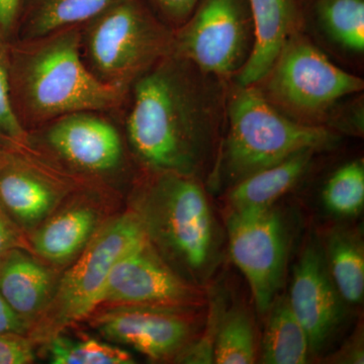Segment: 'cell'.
<instances>
[{
  "label": "cell",
  "instance_id": "ffe728a7",
  "mask_svg": "<svg viewBox=\"0 0 364 364\" xmlns=\"http://www.w3.org/2000/svg\"><path fill=\"white\" fill-rule=\"evenodd\" d=\"M267 327L261 341L260 363L303 364L308 361L310 341L294 316L287 296H277L270 306Z\"/></svg>",
  "mask_w": 364,
  "mask_h": 364
},
{
  "label": "cell",
  "instance_id": "7c38bea8",
  "mask_svg": "<svg viewBox=\"0 0 364 364\" xmlns=\"http://www.w3.org/2000/svg\"><path fill=\"white\" fill-rule=\"evenodd\" d=\"M289 306L306 330L311 352L324 348L344 318L345 301L335 287L323 244L311 237L294 268Z\"/></svg>",
  "mask_w": 364,
  "mask_h": 364
},
{
  "label": "cell",
  "instance_id": "d4e9b609",
  "mask_svg": "<svg viewBox=\"0 0 364 364\" xmlns=\"http://www.w3.org/2000/svg\"><path fill=\"white\" fill-rule=\"evenodd\" d=\"M50 359L54 364H131L124 349L95 339L72 340L57 335L50 340Z\"/></svg>",
  "mask_w": 364,
  "mask_h": 364
},
{
  "label": "cell",
  "instance_id": "603a6c76",
  "mask_svg": "<svg viewBox=\"0 0 364 364\" xmlns=\"http://www.w3.org/2000/svg\"><path fill=\"white\" fill-rule=\"evenodd\" d=\"M255 327L242 306L223 311L214 346V363L251 364L256 361Z\"/></svg>",
  "mask_w": 364,
  "mask_h": 364
},
{
  "label": "cell",
  "instance_id": "9c48e42d",
  "mask_svg": "<svg viewBox=\"0 0 364 364\" xmlns=\"http://www.w3.org/2000/svg\"><path fill=\"white\" fill-rule=\"evenodd\" d=\"M226 225L232 260L247 280L258 313L267 315L286 275L289 250L286 219L272 205L230 210Z\"/></svg>",
  "mask_w": 364,
  "mask_h": 364
},
{
  "label": "cell",
  "instance_id": "484cf974",
  "mask_svg": "<svg viewBox=\"0 0 364 364\" xmlns=\"http://www.w3.org/2000/svg\"><path fill=\"white\" fill-rule=\"evenodd\" d=\"M4 40L0 35V136L16 145H23L28 142V133L14 109L9 47Z\"/></svg>",
  "mask_w": 364,
  "mask_h": 364
},
{
  "label": "cell",
  "instance_id": "4316f807",
  "mask_svg": "<svg viewBox=\"0 0 364 364\" xmlns=\"http://www.w3.org/2000/svg\"><path fill=\"white\" fill-rule=\"evenodd\" d=\"M363 92L345 98L333 112L327 128L335 133L360 136L364 129Z\"/></svg>",
  "mask_w": 364,
  "mask_h": 364
},
{
  "label": "cell",
  "instance_id": "8992f818",
  "mask_svg": "<svg viewBox=\"0 0 364 364\" xmlns=\"http://www.w3.org/2000/svg\"><path fill=\"white\" fill-rule=\"evenodd\" d=\"M83 26L88 68L102 82L128 92L141 76L173 53V31L145 0H114Z\"/></svg>",
  "mask_w": 364,
  "mask_h": 364
},
{
  "label": "cell",
  "instance_id": "44dd1931",
  "mask_svg": "<svg viewBox=\"0 0 364 364\" xmlns=\"http://www.w3.org/2000/svg\"><path fill=\"white\" fill-rule=\"evenodd\" d=\"M324 248L326 262L345 304L360 305L364 296V248L358 234L336 229Z\"/></svg>",
  "mask_w": 364,
  "mask_h": 364
},
{
  "label": "cell",
  "instance_id": "30bf717a",
  "mask_svg": "<svg viewBox=\"0 0 364 364\" xmlns=\"http://www.w3.org/2000/svg\"><path fill=\"white\" fill-rule=\"evenodd\" d=\"M207 298L203 287L182 279L148 241L112 267L100 294V305L200 310L207 304Z\"/></svg>",
  "mask_w": 364,
  "mask_h": 364
},
{
  "label": "cell",
  "instance_id": "277c9868",
  "mask_svg": "<svg viewBox=\"0 0 364 364\" xmlns=\"http://www.w3.org/2000/svg\"><path fill=\"white\" fill-rule=\"evenodd\" d=\"M155 176L136 213L151 245L188 282L203 287L219 257L220 235L202 181L169 171Z\"/></svg>",
  "mask_w": 364,
  "mask_h": 364
},
{
  "label": "cell",
  "instance_id": "7402d4cb",
  "mask_svg": "<svg viewBox=\"0 0 364 364\" xmlns=\"http://www.w3.org/2000/svg\"><path fill=\"white\" fill-rule=\"evenodd\" d=\"M114 0H26L23 40L81 26Z\"/></svg>",
  "mask_w": 364,
  "mask_h": 364
},
{
  "label": "cell",
  "instance_id": "ba28073f",
  "mask_svg": "<svg viewBox=\"0 0 364 364\" xmlns=\"http://www.w3.org/2000/svg\"><path fill=\"white\" fill-rule=\"evenodd\" d=\"M173 31V53L203 72L233 80L254 46L249 0H200Z\"/></svg>",
  "mask_w": 364,
  "mask_h": 364
},
{
  "label": "cell",
  "instance_id": "d6986e66",
  "mask_svg": "<svg viewBox=\"0 0 364 364\" xmlns=\"http://www.w3.org/2000/svg\"><path fill=\"white\" fill-rule=\"evenodd\" d=\"M97 215L90 208L75 207L54 215L33 236L41 257L62 264L82 252L95 235Z\"/></svg>",
  "mask_w": 364,
  "mask_h": 364
},
{
  "label": "cell",
  "instance_id": "8fae6325",
  "mask_svg": "<svg viewBox=\"0 0 364 364\" xmlns=\"http://www.w3.org/2000/svg\"><path fill=\"white\" fill-rule=\"evenodd\" d=\"M198 310L117 306L95 318L105 338L130 345L153 360L178 355L195 340Z\"/></svg>",
  "mask_w": 364,
  "mask_h": 364
},
{
  "label": "cell",
  "instance_id": "ac0fdd59",
  "mask_svg": "<svg viewBox=\"0 0 364 364\" xmlns=\"http://www.w3.org/2000/svg\"><path fill=\"white\" fill-rule=\"evenodd\" d=\"M306 32L320 33L352 57L364 53V0H301Z\"/></svg>",
  "mask_w": 364,
  "mask_h": 364
},
{
  "label": "cell",
  "instance_id": "4dcf8cb0",
  "mask_svg": "<svg viewBox=\"0 0 364 364\" xmlns=\"http://www.w3.org/2000/svg\"><path fill=\"white\" fill-rule=\"evenodd\" d=\"M23 0H0V35L6 39L16 28Z\"/></svg>",
  "mask_w": 364,
  "mask_h": 364
},
{
  "label": "cell",
  "instance_id": "1f68e13d",
  "mask_svg": "<svg viewBox=\"0 0 364 364\" xmlns=\"http://www.w3.org/2000/svg\"><path fill=\"white\" fill-rule=\"evenodd\" d=\"M18 247V237L11 219L0 208V260L9 251Z\"/></svg>",
  "mask_w": 364,
  "mask_h": 364
},
{
  "label": "cell",
  "instance_id": "7a4b0ae2",
  "mask_svg": "<svg viewBox=\"0 0 364 364\" xmlns=\"http://www.w3.org/2000/svg\"><path fill=\"white\" fill-rule=\"evenodd\" d=\"M81 26L9 48L11 97L21 123L44 124L78 112L123 104L128 91L102 82L83 61Z\"/></svg>",
  "mask_w": 364,
  "mask_h": 364
},
{
  "label": "cell",
  "instance_id": "d6a6232c",
  "mask_svg": "<svg viewBox=\"0 0 364 364\" xmlns=\"http://www.w3.org/2000/svg\"><path fill=\"white\" fill-rule=\"evenodd\" d=\"M363 335L359 334L339 351L338 358H334V363H363Z\"/></svg>",
  "mask_w": 364,
  "mask_h": 364
},
{
  "label": "cell",
  "instance_id": "9a60e30c",
  "mask_svg": "<svg viewBox=\"0 0 364 364\" xmlns=\"http://www.w3.org/2000/svg\"><path fill=\"white\" fill-rule=\"evenodd\" d=\"M56 186L20 155L0 151V208L9 219L32 226L51 212Z\"/></svg>",
  "mask_w": 364,
  "mask_h": 364
},
{
  "label": "cell",
  "instance_id": "52a82bcc",
  "mask_svg": "<svg viewBox=\"0 0 364 364\" xmlns=\"http://www.w3.org/2000/svg\"><path fill=\"white\" fill-rule=\"evenodd\" d=\"M136 213L121 215L93 235L53 291L37 318L33 339L50 341L100 306V294L117 261L148 242Z\"/></svg>",
  "mask_w": 364,
  "mask_h": 364
},
{
  "label": "cell",
  "instance_id": "5bb4252c",
  "mask_svg": "<svg viewBox=\"0 0 364 364\" xmlns=\"http://www.w3.org/2000/svg\"><path fill=\"white\" fill-rule=\"evenodd\" d=\"M254 26V46L247 63L233 79L254 85L269 70L287 41L306 32L301 0H249Z\"/></svg>",
  "mask_w": 364,
  "mask_h": 364
},
{
  "label": "cell",
  "instance_id": "e0dca14e",
  "mask_svg": "<svg viewBox=\"0 0 364 364\" xmlns=\"http://www.w3.org/2000/svg\"><path fill=\"white\" fill-rule=\"evenodd\" d=\"M316 154L313 150L301 151L237 182L227 189L230 210L272 207L305 176Z\"/></svg>",
  "mask_w": 364,
  "mask_h": 364
},
{
  "label": "cell",
  "instance_id": "2e32d148",
  "mask_svg": "<svg viewBox=\"0 0 364 364\" xmlns=\"http://www.w3.org/2000/svg\"><path fill=\"white\" fill-rule=\"evenodd\" d=\"M53 287L49 270L20 249H13L0 260V294L28 324L45 310Z\"/></svg>",
  "mask_w": 364,
  "mask_h": 364
},
{
  "label": "cell",
  "instance_id": "3957f363",
  "mask_svg": "<svg viewBox=\"0 0 364 364\" xmlns=\"http://www.w3.org/2000/svg\"><path fill=\"white\" fill-rule=\"evenodd\" d=\"M341 135L325 127L294 121L273 107L255 85L230 81L226 119L207 182L213 188L235 183L301 151L336 147Z\"/></svg>",
  "mask_w": 364,
  "mask_h": 364
},
{
  "label": "cell",
  "instance_id": "4fadbf2b",
  "mask_svg": "<svg viewBox=\"0 0 364 364\" xmlns=\"http://www.w3.org/2000/svg\"><path fill=\"white\" fill-rule=\"evenodd\" d=\"M49 124L48 144L74 166L100 173L116 168L121 162V136L97 112H73Z\"/></svg>",
  "mask_w": 364,
  "mask_h": 364
},
{
  "label": "cell",
  "instance_id": "5b68a950",
  "mask_svg": "<svg viewBox=\"0 0 364 364\" xmlns=\"http://www.w3.org/2000/svg\"><path fill=\"white\" fill-rule=\"evenodd\" d=\"M254 85L284 116L327 128L337 105L363 92L364 80L337 66L306 32H299L287 41L269 70Z\"/></svg>",
  "mask_w": 364,
  "mask_h": 364
},
{
  "label": "cell",
  "instance_id": "f1b7e54d",
  "mask_svg": "<svg viewBox=\"0 0 364 364\" xmlns=\"http://www.w3.org/2000/svg\"><path fill=\"white\" fill-rule=\"evenodd\" d=\"M33 361L32 343L23 335L0 334V364H28Z\"/></svg>",
  "mask_w": 364,
  "mask_h": 364
},
{
  "label": "cell",
  "instance_id": "83f0119b",
  "mask_svg": "<svg viewBox=\"0 0 364 364\" xmlns=\"http://www.w3.org/2000/svg\"><path fill=\"white\" fill-rule=\"evenodd\" d=\"M198 1L200 0H145L157 18L171 30L188 20Z\"/></svg>",
  "mask_w": 364,
  "mask_h": 364
},
{
  "label": "cell",
  "instance_id": "cb8c5ba5",
  "mask_svg": "<svg viewBox=\"0 0 364 364\" xmlns=\"http://www.w3.org/2000/svg\"><path fill=\"white\" fill-rule=\"evenodd\" d=\"M322 202L330 213L352 217L364 205V162L352 160L338 167L326 181Z\"/></svg>",
  "mask_w": 364,
  "mask_h": 364
},
{
  "label": "cell",
  "instance_id": "6da1fadb",
  "mask_svg": "<svg viewBox=\"0 0 364 364\" xmlns=\"http://www.w3.org/2000/svg\"><path fill=\"white\" fill-rule=\"evenodd\" d=\"M230 81L171 54L132 86L127 134L152 171L207 181L226 119Z\"/></svg>",
  "mask_w": 364,
  "mask_h": 364
},
{
  "label": "cell",
  "instance_id": "f546056e",
  "mask_svg": "<svg viewBox=\"0 0 364 364\" xmlns=\"http://www.w3.org/2000/svg\"><path fill=\"white\" fill-rule=\"evenodd\" d=\"M28 323L18 315L0 294V334L25 335Z\"/></svg>",
  "mask_w": 364,
  "mask_h": 364
}]
</instances>
